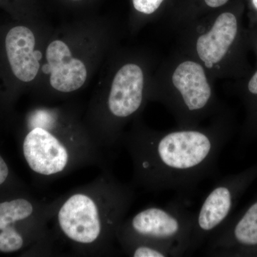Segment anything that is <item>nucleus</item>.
Returning a JSON list of instances; mask_svg holds the SVG:
<instances>
[{
  "mask_svg": "<svg viewBox=\"0 0 257 257\" xmlns=\"http://www.w3.org/2000/svg\"><path fill=\"white\" fill-rule=\"evenodd\" d=\"M225 140L219 114L204 127L136 133L128 146L137 182L152 192L170 190L188 195L202 181L216 175Z\"/></svg>",
  "mask_w": 257,
  "mask_h": 257,
  "instance_id": "obj_1",
  "label": "nucleus"
},
{
  "mask_svg": "<svg viewBox=\"0 0 257 257\" xmlns=\"http://www.w3.org/2000/svg\"><path fill=\"white\" fill-rule=\"evenodd\" d=\"M132 197L128 187L116 182L101 201L96 202L85 193H76L60 207L59 226L64 236L80 244H91L102 238L110 241L117 236Z\"/></svg>",
  "mask_w": 257,
  "mask_h": 257,
  "instance_id": "obj_2",
  "label": "nucleus"
},
{
  "mask_svg": "<svg viewBox=\"0 0 257 257\" xmlns=\"http://www.w3.org/2000/svg\"><path fill=\"white\" fill-rule=\"evenodd\" d=\"M207 69L197 59H177L160 83L155 97L165 104L179 127L199 126L203 120L219 114L215 93Z\"/></svg>",
  "mask_w": 257,
  "mask_h": 257,
  "instance_id": "obj_3",
  "label": "nucleus"
},
{
  "mask_svg": "<svg viewBox=\"0 0 257 257\" xmlns=\"http://www.w3.org/2000/svg\"><path fill=\"white\" fill-rule=\"evenodd\" d=\"M194 217L195 213L180 202H172L166 207L152 206L122 223L117 236L160 243L171 248L176 256H182L188 250Z\"/></svg>",
  "mask_w": 257,
  "mask_h": 257,
  "instance_id": "obj_4",
  "label": "nucleus"
},
{
  "mask_svg": "<svg viewBox=\"0 0 257 257\" xmlns=\"http://www.w3.org/2000/svg\"><path fill=\"white\" fill-rule=\"evenodd\" d=\"M238 32L239 24L234 13H221L207 30L194 37L191 56L203 64L210 77L214 74L218 76L236 41Z\"/></svg>",
  "mask_w": 257,
  "mask_h": 257,
  "instance_id": "obj_5",
  "label": "nucleus"
},
{
  "mask_svg": "<svg viewBox=\"0 0 257 257\" xmlns=\"http://www.w3.org/2000/svg\"><path fill=\"white\" fill-rule=\"evenodd\" d=\"M23 153L29 167L39 175H57L68 165L67 149L55 135L42 127L33 128L25 137Z\"/></svg>",
  "mask_w": 257,
  "mask_h": 257,
  "instance_id": "obj_6",
  "label": "nucleus"
},
{
  "mask_svg": "<svg viewBox=\"0 0 257 257\" xmlns=\"http://www.w3.org/2000/svg\"><path fill=\"white\" fill-rule=\"evenodd\" d=\"M145 99V74L138 64H124L115 74L108 96L109 112L116 119L133 116L143 106Z\"/></svg>",
  "mask_w": 257,
  "mask_h": 257,
  "instance_id": "obj_7",
  "label": "nucleus"
},
{
  "mask_svg": "<svg viewBox=\"0 0 257 257\" xmlns=\"http://www.w3.org/2000/svg\"><path fill=\"white\" fill-rule=\"evenodd\" d=\"M35 37L32 30L23 25H16L5 36L4 49L12 74L22 82L35 79L40 69L42 53L35 50Z\"/></svg>",
  "mask_w": 257,
  "mask_h": 257,
  "instance_id": "obj_8",
  "label": "nucleus"
},
{
  "mask_svg": "<svg viewBox=\"0 0 257 257\" xmlns=\"http://www.w3.org/2000/svg\"><path fill=\"white\" fill-rule=\"evenodd\" d=\"M47 64L44 73L50 74V84L56 90L72 92L79 89L87 79V72L82 61L73 58L69 47L60 40L51 42L47 49Z\"/></svg>",
  "mask_w": 257,
  "mask_h": 257,
  "instance_id": "obj_9",
  "label": "nucleus"
},
{
  "mask_svg": "<svg viewBox=\"0 0 257 257\" xmlns=\"http://www.w3.org/2000/svg\"><path fill=\"white\" fill-rule=\"evenodd\" d=\"M126 253L134 257L176 256L171 248L148 240L119 237Z\"/></svg>",
  "mask_w": 257,
  "mask_h": 257,
  "instance_id": "obj_10",
  "label": "nucleus"
},
{
  "mask_svg": "<svg viewBox=\"0 0 257 257\" xmlns=\"http://www.w3.org/2000/svg\"><path fill=\"white\" fill-rule=\"evenodd\" d=\"M33 211V205L27 199H16L0 203V231L28 219Z\"/></svg>",
  "mask_w": 257,
  "mask_h": 257,
  "instance_id": "obj_11",
  "label": "nucleus"
},
{
  "mask_svg": "<svg viewBox=\"0 0 257 257\" xmlns=\"http://www.w3.org/2000/svg\"><path fill=\"white\" fill-rule=\"evenodd\" d=\"M24 239L15 226H9L0 231V251L12 253L23 248Z\"/></svg>",
  "mask_w": 257,
  "mask_h": 257,
  "instance_id": "obj_12",
  "label": "nucleus"
},
{
  "mask_svg": "<svg viewBox=\"0 0 257 257\" xmlns=\"http://www.w3.org/2000/svg\"><path fill=\"white\" fill-rule=\"evenodd\" d=\"M164 1L165 0H133V3L134 8L139 13L150 15L156 13Z\"/></svg>",
  "mask_w": 257,
  "mask_h": 257,
  "instance_id": "obj_13",
  "label": "nucleus"
},
{
  "mask_svg": "<svg viewBox=\"0 0 257 257\" xmlns=\"http://www.w3.org/2000/svg\"><path fill=\"white\" fill-rule=\"evenodd\" d=\"M8 175H9V168L3 157L0 156V185L6 181Z\"/></svg>",
  "mask_w": 257,
  "mask_h": 257,
  "instance_id": "obj_14",
  "label": "nucleus"
},
{
  "mask_svg": "<svg viewBox=\"0 0 257 257\" xmlns=\"http://www.w3.org/2000/svg\"><path fill=\"white\" fill-rule=\"evenodd\" d=\"M247 89L253 95H257V71L248 81Z\"/></svg>",
  "mask_w": 257,
  "mask_h": 257,
  "instance_id": "obj_15",
  "label": "nucleus"
},
{
  "mask_svg": "<svg viewBox=\"0 0 257 257\" xmlns=\"http://www.w3.org/2000/svg\"><path fill=\"white\" fill-rule=\"evenodd\" d=\"M229 0H204L206 5L210 8H218L224 6Z\"/></svg>",
  "mask_w": 257,
  "mask_h": 257,
  "instance_id": "obj_16",
  "label": "nucleus"
},
{
  "mask_svg": "<svg viewBox=\"0 0 257 257\" xmlns=\"http://www.w3.org/2000/svg\"><path fill=\"white\" fill-rule=\"evenodd\" d=\"M253 5L257 9V0H253Z\"/></svg>",
  "mask_w": 257,
  "mask_h": 257,
  "instance_id": "obj_17",
  "label": "nucleus"
}]
</instances>
